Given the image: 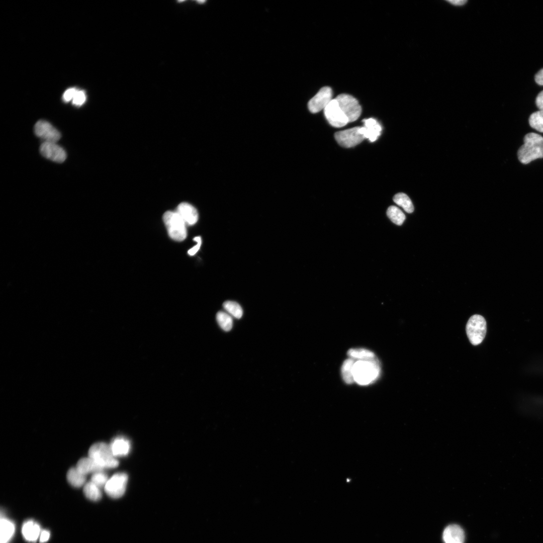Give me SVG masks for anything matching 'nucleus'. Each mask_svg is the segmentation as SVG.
Instances as JSON below:
<instances>
[{
    "label": "nucleus",
    "instance_id": "obj_1",
    "mask_svg": "<svg viewBox=\"0 0 543 543\" xmlns=\"http://www.w3.org/2000/svg\"><path fill=\"white\" fill-rule=\"evenodd\" d=\"M524 144L517 152L519 160L527 164L533 160L543 158V137L534 133L527 134L523 139Z\"/></svg>",
    "mask_w": 543,
    "mask_h": 543
},
{
    "label": "nucleus",
    "instance_id": "obj_2",
    "mask_svg": "<svg viewBox=\"0 0 543 543\" xmlns=\"http://www.w3.org/2000/svg\"><path fill=\"white\" fill-rule=\"evenodd\" d=\"M378 359L356 360L353 367L354 382L360 385H367L374 382L380 373Z\"/></svg>",
    "mask_w": 543,
    "mask_h": 543
},
{
    "label": "nucleus",
    "instance_id": "obj_3",
    "mask_svg": "<svg viewBox=\"0 0 543 543\" xmlns=\"http://www.w3.org/2000/svg\"><path fill=\"white\" fill-rule=\"evenodd\" d=\"M88 457L103 470L117 467L119 462L114 456L110 445L102 442L93 444L88 450Z\"/></svg>",
    "mask_w": 543,
    "mask_h": 543
},
{
    "label": "nucleus",
    "instance_id": "obj_4",
    "mask_svg": "<svg viewBox=\"0 0 543 543\" xmlns=\"http://www.w3.org/2000/svg\"><path fill=\"white\" fill-rule=\"evenodd\" d=\"M162 218L168 234L172 239L182 241L186 239L187 224L175 211L165 212Z\"/></svg>",
    "mask_w": 543,
    "mask_h": 543
},
{
    "label": "nucleus",
    "instance_id": "obj_5",
    "mask_svg": "<svg viewBox=\"0 0 543 543\" xmlns=\"http://www.w3.org/2000/svg\"><path fill=\"white\" fill-rule=\"evenodd\" d=\"M486 330V322L482 316L475 314L469 318L466 325V332L473 345H479L483 341Z\"/></svg>",
    "mask_w": 543,
    "mask_h": 543
},
{
    "label": "nucleus",
    "instance_id": "obj_6",
    "mask_svg": "<svg viewBox=\"0 0 543 543\" xmlns=\"http://www.w3.org/2000/svg\"><path fill=\"white\" fill-rule=\"evenodd\" d=\"M335 99L349 122L355 121L359 117L361 108L355 98L351 95L342 94L337 96Z\"/></svg>",
    "mask_w": 543,
    "mask_h": 543
},
{
    "label": "nucleus",
    "instance_id": "obj_7",
    "mask_svg": "<svg viewBox=\"0 0 543 543\" xmlns=\"http://www.w3.org/2000/svg\"><path fill=\"white\" fill-rule=\"evenodd\" d=\"M128 478L125 473L114 474L108 479L104 487L106 493L113 498L121 497L125 492Z\"/></svg>",
    "mask_w": 543,
    "mask_h": 543
},
{
    "label": "nucleus",
    "instance_id": "obj_8",
    "mask_svg": "<svg viewBox=\"0 0 543 543\" xmlns=\"http://www.w3.org/2000/svg\"><path fill=\"white\" fill-rule=\"evenodd\" d=\"M326 119L334 127H342L349 122L335 99H332L324 109Z\"/></svg>",
    "mask_w": 543,
    "mask_h": 543
},
{
    "label": "nucleus",
    "instance_id": "obj_9",
    "mask_svg": "<svg viewBox=\"0 0 543 543\" xmlns=\"http://www.w3.org/2000/svg\"><path fill=\"white\" fill-rule=\"evenodd\" d=\"M334 137L340 145L346 148L353 147L365 139L360 132L359 127L337 132L334 134Z\"/></svg>",
    "mask_w": 543,
    "mask_h": 543
},
{
    "label": "nucleus",
    "instance_id": "obj_10",
    "mask_svg": "<svg viewBox=\"0 0 543 543\" xmlns=\"http://www.w3.org/2000/svg\"><path fill=\"white\" fill-rule=\"evenodd\" d=\"M34 131L35 135L44 142H56L61 138L60 132L45 120L38 121L34 126Z\"/></svg>",
    "mask_w": 543,
    "mask_h": 543
},
{
    "label": "nucleus",
    "instance_id": "obj_11",
    "mask_svg": "<svg viewBox=\"0 0 543 543\" xmlns=\"http://www.w3.org/2000/svg\"><path fill=\"white\" fill-rule=\"evenodd\" d=\"M332 90L330 87H322L308 102L309 111L312 113H316L324 110L332 100Z\"/></svg>",
    "mask_w": 543,
    "mask_h": 543
},
{
    "label": "nucleus",
    "instance_id": "obj_12",
    "mask_svg": "<svg viewBox=\"0 0 543 543\" xmlns=\"http://www.w3.org/2000/svg\"><path fill=\"white\" fill-rule=\"evenodd\" d=\"M41 154L53 161L61 163L66 158V153L56 142H43L40 147Z\"/></svg>",
    "mask_w": 543,
    "mask_h": 543
},
{
    "label": "nucleus",
    "instance_id": "obj_13",
    "mask_svg": "<svg viewBox=\"0 0 543 543\" xmlns=\"http://www.w3.org/2000/svg\"><path fill=\"white\" fill-rule=\"evenodd\" d=\"M363 122L364 126L359 127L360 132L365 138L368 139L371 142L375 141L381 133V125L374 118L366 119Z\"/></svg>",
    "mask_w": 543,
    "mask_h": 543
},
{
    "label": "nucleus",
    "instance_id": "obj_14",
    "mask_svg": "<svg viewBox=\"0 0 543 543\" xmlns=\"http://www.w3.org/2000/svg\"><path fill=\"white\" fill-rule=\"evenodd\" d=\"M442 538L444 543H464L465 535L460 526L452 524L445 528Z\"/></svg>",
    "mask_w": 543,
    "mask_h": 543
},
{
    "label": "nucleus",
    "instance_id": "obj_15",
    "mask_svg": "<svg viewBox=\"0 0 543 543\" xmlns=\"http://www.w3.org/2000/svg\"><path fill=\"white\" fill-rule=\"evenodd\" d=\"M175 211L178 214L187 225H193L198 220L199 215L197 209L192 205L186 202L180 203Z\"/></svg>",
    "mask_w": 543,
    "mask_h": 543
},
{
    "label": "nucleus",
    "instance_id": "obj_16",
    "mask_svg": "<svg viewBox=\"0 0 543 543\" xmlns=\"http://www.w3.org/2000/svg\"><path fill=\"white\" fill-rule=\"evenodd\" d=\"M110 446L115 457H122L128 455L131 447L129 441L122 437H117L114 438Z\"/></svg>",
    "mask_w": 543,
    "mask_h": 543
},
{
    "label": "nucleus",
    "instance_id": "obj_17",
    "mask_svg": "<svg viewBox=\"0 0 543 543\" xmlns=\"http://www.w3.org/2000/svg\"><path fill=\"white\" fill-rule=\"evenodd\" d=\"M22 532L25 539L29 541H35L41 533L40 526L33 520L23 524Z\"/></svg>",
    "mask_w": 543,
    "mask_h": 543
},
{
    "label": "nucleus",
    "instance_id": "obj_18",
    "mask_svg": "<svg viewBox=\"0 0 543 543\" xmlns=\"http://www.w3.org/2000/svg\"><path fill=\"white\" fill-rule=\"evenodd\" d=\"M76 468L85 475L103 470L94 460L89 457L80 459L78 461Z\"/></svg>",
    "mask_w": 543,
    "mask_h": 543
},
{
    "label": "nucleus",
    "instance_id": "obj_19",
    "mask_svg": "<svg viewBox=\"0 0 543 543\" xmlns=\"http://www.w3.org/2000/svg\"><path fill=\"white\" fill-rule=\"evenodd\" d=\"M66 478L68 483L75 487H80L86 483V475L76 468H71L67 472Z\"/></svg>",
    "mask_w": 543,
    "mask_h": 543
},
{
    "label": "nucleus",
    "instance_id": "obj_20",
    "mask_svg": "<svg viewBox=\"0 0 543 543\" xmlns=\"http://www.w3.org/2000/svg\"><path fill=\"white\" fill-rule=\"evenodd\" d=\"M15 532V525L11 521L1 517L0 543H8Z\"/></svg>",
    "mask_w": 543,
    "mask_h": 543
},
{
    "label": "nucleus",
    "instance_id": "obj_21",
    "mask_svg": "<svg viewBox=\"0 0 543 543\" xmlns=\"http://www.w3.org/2000/svg\"><path fill=\"white\" fill-rule=\"evenodd\" d=\"M355 361V359L349 357L345 359L342 365V378L346 384H351L354 382L353 370Z\"/></svg>",
    "mask_w": 543,
    "mask_h": 543
},
{
    "label": "nucleus",
    "instance_id": "obj_22",
    "mask_svg": "<svg viewBox=\"0 0 543 543\" xmlns=\"http://www.w3.org/2000/svg\"><path fill=\"white\" fill-rule=\"evenodd\" d=\"M349 357L355 360H369L376 357L374 352L363 348H353L347 351Z\"/></svg>",
    "mask_w": 543,
    "mask_h": 543
},
{
    "label": "nucleus",
    "instance_id": "obj_23",
    "mask_svg": "<svg viewBox=\"0 0 543 543\" xmlns=\"http://www.w3.org/2000/svg\"><path fill=\"white\" fill-rule=\"evenodd\" d=\"M83 490L86 497L90 500L97 501L102 497L101 488L91 481L84 484Z\"/></svg>",
    "mask_w": 543,
    "mask_h": 543
},
{
    "label": "nucleus",
    "instance_id": "obj_24",
    "mask_svg": "<svg viewBox=\"0 0 543 543\" xmlns=\"http://www.w3.org/2000/svg\"><path fill=\"white\" fill-rule=\"evenodd\" d=\"M394 202L407 213H411L414 211L413 205L409 197L404 193H399L393 197Z\"/></svg>",
    "mask_w": 543,
    "mask_h": 543
},
{
    "label": "nucleus",
    "instance_id": "obj_25",
    "mask_svg": "<svg viewBox=\"0 0 543 543\" xmlns=\"http://www.w3.org/2000/svg\"><path fill=\"white\" fill-rule=\"evenodd\" d=\"M387 215L391 221L397 225H401L406 218L403 212L395 206H391L388 208Z\"/></svg>",
    "mask_w": 543,
    "mask_h": 543
},
{
    "label": "nucleus",
    "instance_id": "obj_26",
    "mask_svg": "<svg viewBox=\"0 0 543 543\" xmlns=\"http://www.w3.org/2000/svg\"><path fill=\"white\" fill-rule=\"evenodd\" d=\"M216 320L220 327L225 331H230L233 326L231 316L223 311H219L216 314Z\"/></svg>",
    "mask_w": 543,
    "mask_h": 543
},
{
    "label": "nucleus",
    "instance_id": "obj_27",
    "mask_svg": "<svg viewBox=\"0 0 543 543\" xmlns=\"http://www.w3.org/2000/svg\"><path fill=\"white\" fill-rule=\"evenodd\" d=\"M223 307L229 314L235 318L239 319L243 315V310L241 307L236 302L225 301L223 304Z\"/></svg>",
    "mask_w": 543,
    "mask_h": 543
},
{
    "label": "nucleus",
    "instance_id": "obj_28",
    "mask_svg": "<svg viewBox=\"0 0 543 543\" xmlns=\"http://www.w3.org/2000/svg\"><path fill=\"white\" fill-rule=\"evenodd\" d=\"M530 126L538 132H543V110L536 111L529 117Z\"/></svg>",
    "mask_w": 543,
    "mask_h": 543
},
{
    "label": "nucleus",
    "instance_id": "obj_29",
    "mask_svg": "<svg viewBox=\"0 0 543 543\" xmlns=\"http://www.w3.org/2000/svg\"><path fill=\"white\" fill-rule=\"evenodd\" d=\"M107 475L103 471L92 474L90 481L99 488L104 487L108 480Z\"/></svg>",
    "mask_w": 543,
    "mask_h": 543
},
{
    "label": "nucleus",
    "instance_id": "obj_30",
    "mask_svg": "<svg viewBox=\"0 0 543 543\" xmlns=\"http://www.w3.org/2000/svg\"><path fill=\"white\" fill-rule=\"evenodd\" d=\"M86 100V95L82 90H77L72 99V104L76 106H80L84 104Z\"/></svg>",
    "mask_w": 543,
    "mask_h": 543
},
{
    "label": "nucleus",
    "instance_id": "obj_31",
    "mask_svg": "<svg viewBox=\"0 0 543 543\" xmlns=\"http://www.w3.org/2000/svg\"><path fill=\"white\" fill-rule=\"evenodd\" d=\"M77 90L78 89L75 88H70L67 89L63 95V100L65 102H68L72 100Z\"/></svg>",
    "mask_w": 543,
    "mask_h": 543
},
{
    "label": "nucleus",
    "instance_id": "obj_32",
    "mask_svg": "<svg viewBox=\"0 0 543 543\" xmlns=\"http://www.w3.org/2000/svg\"><path fill=\"white\" fill-rule=\"evenodd\" d=\"M194 240L197 242V244L195 246L190 248L188 252V254L191 256L194 255L198 251L202 244V239L200 236L195 237L194 238Z\"/></svg>",
    "mask_w": 543,
    "mask_h": 543
},
{
    "label": "nucleus",
    "instance_id": "obj_33",
    "mask_svg": "<svg viewBox=\"0 0 543 543\" xmlns=\"http://www.w3.org/2000/svg\"><path fill=\"white\" fill-rule=\"evenodd\" d=\"M535 103L540 110H543V90L540 92L537 96Z\"/></svg>",
    "mask_w": 543,
    "mask_h": 543
},
{
    "label": "nucleus",
    "instance_id": "obj_34",
    "mask_svg": "<svg viewBox=\"0 0 543 543\" xmlns=\"http://www.w3.org/2000/svg\"><path fill=\"white\" fill-rule=\"evenodd\" d=\"M535 82L539 85H543V68L541 69L535 74Z\"/></svg>",
    "mask_w": 543,
    "mask_h": 543
},
{
    "label": "nucleus",
    "instance_id": "obj_35",
    "mask_svg": "<svg viewBox=\"0 0 543 543\" xmlns=\"http://www.w3.org/2000/svg\"><path fill=\"white\" fill-rule=\"evenodd\" d=\"M50 537V532L48 530H43L40 535V541L41 543L47 541Z\"/></svg>",
    "mask_w": 543,
    "mask_h": 543
}]
</instances>
